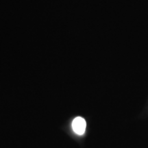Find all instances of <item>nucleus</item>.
<instances>
[{
	"mask_svg": "<svg viewBox=\"0 0 148 148\" xmlns=\"http://www.w3.org/2000/svg\"><path fill=\"white\" fill-rule=\"evenodd\" d=\"M86 127V122L84 118L77 116L72 122V128L75 134L82 135L84 134Z\"/></svg>",
	"mask_w": 148,
	"mask_h": 148,
	"instance_id": "1",
	"label": "nucleus"
}]
</instances>
